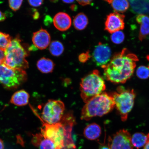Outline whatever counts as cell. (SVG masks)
Returning <instances> with one entry per match:
<instances>
[{
	"mask_svg": "<svg viewBox=\"0 0 149 149\" xmlns=\"http://www.w3.org/2000/svg\"><path fill=\"white\" fill-rule=\"evenodd\" d=\"M138 61L136 55L124 48L115 54L107 64L102 67L104 77L113 83H125L133 75Z\"/></svg>",
	"mask_w": 149,
	"mask_h": 149,
	"instance_id": "cell-1",
	"label": "cell"
},
{
	"mask_svg": "<svg viewBox=\"0 0 149 149\" xmlns=\"http://www.w3.org/2000/svg\"><path fill=\"white\" fill-rule=\"evenodd\" d=\"M114 107V102L111 94L104 92L86 103L81 110V120L88 121L94 117L103 116Z\"/></svg>",
	"mask_w": 149,
	"mask_h": 149,
	"instance_id": "cell-2",
	"label": "cell"
},
{
	"mask_svg": "<svg viewBox=\"0 0 149 149\" xmlns=\"http://www.w3.org/2000/svg\"><path fill=\"white\" fill-rule=\"evenodd\" d=\"M5 55L4 64L9 68L24 70L29 68V63L26 59L29 53L18 37L11 41L5 50Z\"/></svg>",
	"mask_w": 149,
	"mask_h": 149,
	"instance_id": "cell-3",
	"label": "cell"
},
{
	"mask_svg": "<svg viewBox=\"0 0 149 149\" xmlns=\"http://www.w3.org/2000/svg\"><path fill=\"white\" fill-rule=\"evenodd\" d=\"M103 78L97 70H95L81 79L80 84L81 96L85 103L106 90Z\"/></svg>",
	"mask_w": 149,
	"mask_h": 149,
	"instance_id": "cell-4",
	"label": "cell"
},
{
	"mask_svg": "<svg viewBox=\"0 0 149 149\" xmlns=\"http://www.w3.org/2000/svg\"><path fill=\"white\" fill-rule=\"evenodd\" d=\"M111 94L121 120L123 122H125L134 104L136 97L134 91L133 89H126L123 87L119 86L116 92Z\"/></svg>",
	"mask_w": 149,
	"mask_h": 149,
	"instance_id": "cell-5",
	"label": "cell"
},
{
	"mask_svg": "<svg viewBox=\"0 0 149 149\" xmlns=\"http://www.w3.org/2000/svg\"><path fill=\"white\" fill-rule=\"evenodd\" d=\"M27 80L25 70L15 69L4 64L0 65V83L5 88L13 90L19 87Z\"/></svg>",
	"mask_w": 149,
	"mask_h": 149,
	"instance_id": "cell-6",
	"label": "cell"
},
{
	"mask_svg": "<svg viewBox=\"0 0 149 149\" xmlns=\"http://www.w3.org/2000/svg\"><path fill=\"white\" fill-rule=\"evenodd\" d=\"M65 106L60 100H49L42 109L41 118L44 123L52 125L61 122L64 115Z\"/></svg>",
	"mask_w": 149,
	"mask_h": 149,
	"instance_id": "cell-7",
	"label": "cell"
},
{
	"mask_svg": "<svg viewBox=\"0 0 149 149\" xmlns=\"http://www.w3.org/2000/svg\"><path fill=\"white\" fill-rule=\"evenodd\" d=\"M108 146L110 149H133L131 136L128 130H121L109 136Z\"/></svg>",
	"mask_w": 149,
	"mask_h": 149,
	"instance_id": "cell-8",
	"label": "cell"
},
{
	"mask_svg": "<svg viewBox=\"0 0 149 149\" xmlns=\"http://www.w3.org/2000/svg\"><path fill=\"white\" fill-rule=\"evenodd\" d=\"M111 51L108 45L99 42L93 53V61L97 66L102 67L109 63L111 59Z\"/></svg>",
	"mask_w": 149,
	"mask_h": 149,
	"instance_id": "cell-9",
	"label": "cell"
},
{
	"mask_svg": "<svg viewBox=\"0 0 149 149\" xmlns=\"http://www.w3.org/2000/svg\"><path fill=\"white\" fill-rule=\"evenodd\" d=\"M125 17L124 15L118 13L110 14L106 19L105 30L110 33H112L123 29L125 27Z\"/></svg>",
	"mask_w": 149,
	"mask_h": 149,
	"instance_id": "cell-10",
	"label": "cell"
},
{
	"mask_svg": "<svg viewBox=\"0 0 149 149\" xmlns=\"http://www.w3.org/2000/svg\"><path fill=\"white\" fill-rule=\"evenodd\" d=\"M51 36L45 29H41L33 33V44L35 47L42 50L46 49L51 42Z\"/></svg>",
	"mask_w": 149,
	"mask_h": 149,
	"instance_id": "cell-11",
	"label": "cell"
},
{
	"mask_svg": "<svg viewBox=\"0 0 149 149\" xmlns=\"http://www.w3.org/2000/svg\"><path fill=\"white\" fill-rule=\"evenodd\" d=\"M54 25L61 31L68 30L72 25V19L68 14L59 12L56 14L53 18Z\"/></svg>",
	"mask_w": 149,
	"mask_h": 149,
	"instance_id": "cell-12",
	"label": "cell"
},
{
	"mask_svg": "<svg viewBox=\"0 0 149 149\" xmlns=\"http://www.w3.org/2000/svg\"><path fill=\"white\" fill-rule=\"evenodd\" d=\"M31 143L38 149H58L53 141L44 137L41 133L33 135Z\"/></svg>",
	"mask_w": 149,
	"mask_h": 149,
	"instance_id": "cell-13",
	"label": "cell"
},
{
	"mask_svg": "<svg viewBox=\"0 0 149 149\" xmlns=\"http://www.w3.org/2000/svg\"><path fill=\"white\" fill-rule=\"evenodd\" d=\"M136 20L140 25L139 38L142 41L149 35V17L144 14L139 15Z\"/></svg>",
	"mask_w": 149,
	"mask_h": 149,
	"instance_id": "cell-14",
	"label": "cell"
},
{
	"mask_svg": "<svg viewBox=\"0 0 149 149\" xmlns=\"http://www.w3.org/2000/svg\"><path fill=\"white\" fill-rule=\"evenodd\" d=\"M101 127L95 123H92L86 127L83 133L86 138L91 141L97 139L101 135Z\"/></svg>",
	"mask_w": 149,
	"mask_h": 149,
	"instance_id": "cell-15",
	"label": "cell"
},
{
	"mask_svg": "<svg viewBox=\"0 0 149 149\" xmlns=\"http://www.w3.org/2000/svg\"><path fill=\"white\" fill-rule=\"evenodd\" d=\"M29 95L26 91L20 90L14 93L10 102L14 105L22 107L27 105L29 103Z\"/></svg>",
	"mask_w": 149,
	"mask_h": 149,
	"instance_id": "cell-16",
	"label": "cell"
},
{
	"mask_svg": "<svg viewBox=\"0 0 149 149\" xmlns=\"http://www.w3.org/2000/svg\"><path fill=\"white\" fill-rule=\"evenodd\" d=\"M132 10L139 15L148 13L149 12V1H129Z\"/></svg>",
	"mask_w": 149,
	"mask_h": 149,
	"instance_id": "cell-17",
	"label": "cell"
},
{
	"mask_svg": "<svg viewBox=\"0 0 149 149\" xmlns=\"http://www.w3.org/2000/svg\"><path fill=\"white\" fill-rule=\"evenodd\" d=\"M55 65L53 61L49 58L42 57L39 59L37 63V66L41 72L44 74L51 73L54 69Z\"/></svg>",
	"mask_w": 149,
	"mask_h": 149,
	"instance_id": "cell-18",
	"label": "cell"
},
{
	"mask_svg": "<svg viewBox=\"0 0 149 149\" xmlns=\"http://www.w3.org/2000/svg\"><path fill=\"white\" fill-rule=\"evenodd\" d=\"M148 139V134L141 132L135 133L131 136V142L133 146L137 149L144 146Z\"/></svg>",
	"mask_w": 149,
	"mask_h": 149,
	"instance_id": "cell-19",
	"label": "cell"
},
{
	"mask_svg": "<svg viewBox=\"0 0 149 149\" xmlns=\"http://www.w3.org/2000/svg\"><path fill=\"white\" fill-rule=\"evenodd\" d=\"M105 1L109 3L115 12L117 13H124L127 10L130 6L129 1H127L108 0Z\"/></svg>",
	"mask_w": 149,
	"mask_h": 149,
	"instance_id": "cell-20",
	"label": "cell"
},
{
	"mask_svg": "<svg viewBox=\"0 0 149 149\" xmlns=\"http://www.w3.org/2000/svg\"><path fill=\"white\" fill-rule=\"evenodd\" d=\"M88 23V18L83 13H80L74 17L73 23L75 29L81 31L85 29Z\"/></svg>",
	"mask_w": 149,
	"mask_h": 149,
	"instance_id": "cell-21",
	"label": "cell"
},
{
	"mask_svg": "<svg viewBox=\"0 0 149 149\" xmlns=\"http://www.w3.org/2000/svg\"><path fill=\"white\" fill-rule=\"evenodd\" d=\"M49 51L52 55L59 56L64 51V47L61 42L58 41H54L50 45Z\"/></svg>",
	"mask_w": 149,
	"mask_h": 149,
	"instance_id": "cell-22",
	"label": "cell"
},
{
	"mask_svg": "<svg viewBox=\"0 0 149 149\" xmlns=\"http://www.w3.org/2000/svg\"><path fill=\"white\" fill-rule=\"evenodd\" d=\"M137 77L141 79H146L149 78V65L141 66L136 71Z\"/></svg>",
	"mask_w": 149,
	"mask_h": 149,
	"instance_id": "cell-23",
	"label": "cell"
},
{
	"mask_svg": "<svg viewBox=\"0 0 149 149\" xmlns=\"http://www.w3.org/2000/svg\"><path fill=\"white\" fill-rule=\"evenodd\" d=\"M12 40L10 35L0 31V49L5 50Z\"/></svg>",
	"mask_w": 149,
	"mask_h": 149,
	"instance_id": "cell-24",
	"label": "cell"
},
{
	"mask_svg": "<svg viewBox=\"0 0 149 149\" xmlns=\"http://www.w3.org/2000/svg\"><path fill=\"white\" fill-rule=\"evenodd\" d=\"M111 40L115 44H119L124 41L125 39L124 33L121 31H116L112 33Z\"/></svg>",
	"mask_w": 149,
	"mask_h": 149,
	"instance_id": "cell-25",
	"label": "cell"
},
{
	"mask_svg": "<svg viewBox=\"0 0 149 149\" xmlns=\"http://www.w3.org/2000/svg\"><path fill=\"white\" fill-rule=\"evenodd\" d=\"M23 1H8L9 6L13 10L16 11L19 9L23 3Z\"/></svg>",
	"mask_w": 149,
	"mask_h": 149,
	"instance_id": "cell-26",
	"label": "cell"
},
{
	"mask_svg": "<svg viewBox=\"0 0 149 149\" xmlns=\"http://www.w3.org/2000/svg\"><path fill=\"white\" fill-rule=\"evenodd\" d=\"M91 57L89 51H87L86 53H83L80 54L79 57V61L82 63H85Z\"/></svg>",
	"mask_w": 149,
	"mask_h": 149,
	"instance_id": "cell-27",
	"label": "cell"
},
{
	"mask_svg": "<svg viewBox=\"0 0 149 149\" xmlns=\"http://www.w3.org/2000/svg\"><path fill=\"white\" fill-rule=\"evenodd\" d=\"M30 5L33 7H38L41 5L43 2V1H28Z\"/></svg>",
	"mask_w": 149,
	"mask_h": 149,
	"instance_id": "cell-28",
	"label": "cell"
},
{
	"mask_svg": "<svg viewBox=\"0 0 149 149\" xmlns=\"http://www.w3.org/2000/svg\"><path fill=\"white\" fill-rule=\"evenodd\" d=\"M5 59V50L0 49V65L4 64Z\"/></svg>",
	"mask_w": 149,
	"mask_h": 149,
	"instance_id": "cell-29",
	"label": "cell"
},
{
	"mask_svg": "<svg viewBox=\"0 0 149 149\" xmlns=\"http://www.w3.org/2000/svg\"><path fill=\"white\" fill-rule=\"evenodd\" d=\"M78 3H79L80 5L84 6L87 5H89L92 3V1H77Z\"/></svg>",
	"mask_w": 149,
	"mask_h": 149,
	"instance_id": "cell-30",
	"label": "cell"
},
{
	"mask_svg": "<svg viewBox=\"0 0 149 149\" xmlns=\"http://www.w3.org/2000/svg\"><path fill=\"white\" fill-rule=\"evenodd\" d=\"M6 16L5 14L1 12L0 10V22H3L6 19Z\"/></svg>",
	"mask_w": 149,
	"mask_h": 149,
	"instance_id": "cell-31",
	"label": "cell"
},
{
	"mask_svg": "<svg viewBox=\"0 0 149 149\" xmlns=\"http://www.w3.org/2000/svg\"><path fill=\"white\" fill-rule=\"evenodd\" d=\"M99 149H110L108 145L102 144L100 145Z\"/></svg>",
	"mask_w": 149,
	"mask_h": 149,
	"instance_id": "cell-32",
	"label": "cell"
},
{
	"mask_svg": "<svg viewBox=\"0 0 149 149\" xmlns=\"http://www.w3.org/2000/svg\"><path fill=\"white\" fill-rule=\"evenodd\" d=\"M148 142L147 143L146 145L144 146V149H149V133L148 134Z\"/></svg>",
	"mask_w": 149,
	"mask_h": 149,
	"instance_id": "cell-33",
	"label": "cell"
},
{
	"mask_svg": "<svg viewBox=\"0 0 149 149\" xmlns=\"http://www.w3.org/2000/svg\"><path fill=\"white\" fill-rule=\"evenodd\" d=\"M4 149V144L3 141L1 139H0V149Z\"/></svg>",
	"mask_w": 149,
	"mask_h": 149,
	"instance_id": "cell-34",
	"label": "cell"
},
{
	"mask_svg": "<svg viewBox=\"0 0 149 149\" xmlns=\"http://www.w3.org/2000/svg\"><path fill=\"white\" fill-rule=\"evenodd\" d=\"M70 8L72 10L75 11L77 9V6L75 5H72V6H71Z\"/></svg>",
	"mask_w": 149,
	"mask_h": 149,
	"instance_id": "cell-35",
	"label": "cell"
},
{
	"mask_svg": "<svg viewBox=\"0 0 149 149\" xmlns=\"http://www.w3.org/2000/svg\"><path fill=\"white\" fill-rule=\"evenodd\" d=\"M63 2L67 3H72L74 1H63Z\"/></svg>",
	"mask_w": 149,
	"mask_h": 149,
	"instance_id": "cell-36",
	"label": "cell"
}]
</instances>
